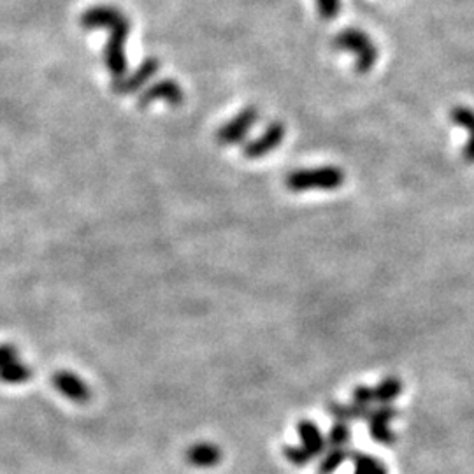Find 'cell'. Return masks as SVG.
<instances>
[{
  "mask_svg": "<svg viewBox=\"0 0 474 474\" xmlns=\"http://www.w3.org/2000/svg\"><path fill=\"white\" fill-rule=\"evenodd\" d=\"M83 28H109L111 39L104 48V62L107 70L114 76V80L123 77L126 72L125 43L130 32V21L122 11L111 6H97L85 11L81 16Z\"/></svg>",
  "mask_w": 474,
  "mask_h": 474,
  "instance_id": "cell-1",
  "label": "cell"
},
{
  "mask_svg": "<svg viewBox=\"0 0 474 474\" xmlns=\"http://www.w3.org/2000/svg\"><path fill=\"white\" fill-rule=\"evenodd\" d=\"M334 48L348 51L355 57V70L358 74H367L378 62V48L362 30L348 28L339 32L334 39Z\"/></svg>",
  "mask_w": 474,
  "mask_h": 474,
  "instance_id": "cell-2",
  "label": "cell"
},
{
  "mask_svg": "<svg viewBox=\"0 0 474 474\" xmlns=\"http://www.w3.org/2000/svg\"><path fill=\"white\" fill-rule=\"evenodd\" d=\"M343 183H345V173L334 166L293 171L285 179L286 188L296 193L308 192V190H335Z\"/></svg>",
  "mask_w": 474,
  "mask_h": 474,
  "instance_id": "cell-3",
  "label": "cell"
},
{
  "mask_svg": "<svg viewBox=\"0 0 474 474\" xmlns=\"http://www.w3.org/2000/svg\"><path fill=\"white\" fill-rule=\"evenodd\" d=\"M32 378V369L14 345L2 343L0 345V382L7 385H21Z\"/></svg>",
  "mask_w": 474,
  "mask_h": 474,
  "instance_id": "cell-4",
  "label": "cell"
},
{
  "mask_svg": "<svg viewBox=\"0 0 474 474\" xmlns=\"http://www.w3.org/2000/svg\"><path fill=\"white\" fill-rule=\"evenodd\" d=\"M257 119H259V111L253 106L244 107L236 118L229 119L216 130V143L222 144V146H234V144L242 143L257 123Z\"/></svg>",
  "mask_w": 474,
  "mask_h": 474,
  "instance_id": "cell-5",
  "label": "cell"
},
{
  "mask_svg": "<svg viewBox=\"0 0 474 474\" xmlns=\"http://www.w3.org/2000/svg\"><path fill=\"white\" fill-rule=\"evenodd\" d=\"M399 416V409L392 404H379L378 408L371 409V415L367 418L369 434L379 445L390 446L395 443V434L390 429V421Z\"/></svg>",
  "mask_w": 474,
  "mask_h": 474,
  "instance_id": "cell-6",
  "label": "cell"
},
{
  "mask_svg": "<svg viewBox=\"0 0 474 474\" xmlns=\"http://www.w3.org/2000/svg\"><path fill=\"white\" fill-rule=\"evenodd\" d=\"M51 383H53V387L57 388L63 397L76 402V404H85L92 397V392H90L87 382L72 371H65V369L57 371L53 378H51Z\"/></svg>",
  "mask_w": 474,
  "mask_h": 474,
  "instance_id": "cell-7",
  "label": "cell"
},
{
  "mask_svg": "<svg viewBox=\"0 0 474 474\" xmlns=\"http://www.w3.org/2000/svg\"><path fill=\"white\" fill-rule=\"evenodd\" d=\"M283 137H285V125L279 122H272L271 125L264 130L262 136L246 144L244 156L246 158H262V156L272 153L283 143Z\"/></svg>",
  "mask_w": 474,
  "mask_h": 474,
  "instance_id": "cell-8",
  "label": "cell"
},
{
  "mask_svg": "<svg viewBox=\"0 0 474 474\" xmlns=\"http://www.w3.org/2000/svg\"><path fill=\"white\" fill-rule=\"evenodd\" d=\"M156 100H162V102L169 104V106H179L185 100V93L183 88L179 87L178 81L174 80H163L158 83L151 85L143 95L139 97V107H146L149 104L156 102Z\"/></svg>",
  "mask_w": 474,
  "mask_h": 474,
  "instance_id": "cell-9",
  "label": "cell"
},
{
  "mask_svg": "<svg viewBox=\"0 0 474 474\" xmlns=\"http://www.w3.org/2000/svg\"><path fill=\"white\" fill-rule=\"evenodd\" d=\"M160 62L156 58H146L136 70H134L130 76L126 77H118V80L113 81V90L119 95H129V93L137 92L141 87L148 83L153 76L158 70Z\"/></svg>",
  "mask_w": 474,
  "mask_h": 474,
  "instance_id": "cell-10",
  "label": "cell"
},
{
  "mask_svg": "<svg viewBox=\"0 0 474 474\" xmlns=\"http://www.w3.org/2000/svg\"><path fill=\"white\" fill-rule=\"evenodd\" d=\"M185 457L186 462L192 464L193 468H212V465L220 464L223 453L220 446L212 445V443H197L186 450Z\"/></svg>",
  "mask_w": 474,
  "mask_h": 474,
  "instance_id": "cell-11",
  "label": "cell"
},
{
  "mask_svg": "<svg viewBox=\"0 0 474 474\" xmlns=\"http://www.w3.org/2000/svg\"><path fill=\"white\" fill-rule=\"evenodd\" d=\"M298 436H301L302 446L313 455V457H320V455L325 453L327 450V439L323 438L322 431L318 429V425L313 424V421L304 420L297 425Z\"/></svg>",
  "mask_w": 474,
  "mask_h": 474,
  "instance_id": "cell-12",
  "label": "cell"
},
{
  "mask_svg": "<svg viewBox=\"0 0 474 474\" xmlns=\"http://www.w3.org/2000/svg\"><path fill=\"white\" fill-rule=\"evenodd\" d=\"M450 118L455 125L468 130L469 139L464 146V158L469 163H474V109L468 106H455L451 109Z\"/></svg>",
  "mask_w": 474,
  "mask_h": 474,
  "instance_id": "cell-13",
  "label": "cell"
},
{
  "mask_svg": "<svg viewBox=\"0 0 474 474\" xmlns=\"http://www.w3.org/2000/svg\"><path fill=\"white\" fill-rule=\"evenodd\" d=\"M371 409L372 408L360 406L353 401L350 402V404H343V402H328L327 406V411L330 413L335 420L345 421V424H350V421H357V420L367 421L369 415H371Z\"/></svg>",
  "mask_w": 474,
  "mask_h": 474,
  "instance_id": "cell-14",
  "label": "cell"
},
{
  "mask_svg": "<svg viewBox=\"0 0 474 474\" xmlns=\"http://www.w3.org/2000/svg\"><path fill=\"white\" fill-rule=\"evenodd\" d=\"M375 388V401L376 404H392L399 395L402 394V382L395 376H388V378L382 379Z\"/></svg>",
  "mask_w": 474,
  "mask_h": 474,
  "instance_id": "cell-15",
  "label": "cell"
},
{
  "mask_svg": "<svg viewBox=\"0 0 474 474\" xmlns=\"http://www.w3.org/2000/svg\"><path fill=\"white\" fill-rule=\"evenodd\" d=\"M352 448L350 446H338V448H328L325 457L320 460L318 464V473L320 474H332L338 471L345 460H348L352 457Z\"/></svg>",
  "mask_w": 474,
  "mask_h": 474,
  "instance_id": "cell-16",
  "label": "cell"
},
{
  "mask_svg": "<svg viewBox=\"0 0 474 474\" xmlns=\"http://www.w3.org/2000/svg\"><path fill=\"white\" fill-rule=\"evenodd\" d=\"M352 460L353 465H355V473L353 474H388L385 464L379 458L372 457V455L362 453V451H352Z\"/></svg>",
  "mask_w": 474,
  "mask_h": 474,
  "instance_id": "cell-17",
  "label": "cell"
},
{
  "mask_svg": "<svg viewBox=\"0 0 474 474\" xmlns=\"http://www.w3.org/2000/svg\"><path fill=\"white\" fill-rule=\"evenodd\" d=\"M352 441V427L345 421H338L330 427L327 436V448H338V446H350Z\"/></svg>",
  "mask_w": 474,
  "mask_h": 474,
  "instance_id": "cell-18",
  "label": "cell"
},
{
  "mask_svg": "<svg viewBox=\"0 0 474 474\" xmlns=\"http://www.w3.org/2000/svg\"><path fill=\"white\" fill-rule=\"evenodd\" d=\"M283 455H285L290 464L297 465V468H304V465L311 464V460L315 458L302 445L285 446L283 448Z\"/></svg>",
  "mask_w": 474,
  "mask_h": 474,
  "instance_id": "cell-19",
  "label": "cell"
},
{
  "mask_svg": "<svg viewBox=\"0 0 474 474\" xmlns=\"http://www.w3.org/2000/svg\"><path fill=\"white\" fill-rule=\"evenodd\" d=\"M316 9H318L320 18L332 20V18H335L339 14L341 0H316Z\"/></svg>",
  "mask_w": 474,
  "mask_h": 474,
  "instance_id": "cell-20",
  "label": "cell"
},
{
  "mask_svg": "<svg viewBox=\"0 0 474 474\" xmlns=\"http://www.w3.org/2000/svg\"><path fill=\"white\" fill-rule=\"evenodd\" d=\"M352 401L357 402L360 406H367V408H372V404H376L375 401V388L372 387H365L360 385L353 390Z\"/></svg>",
  "mask_w": 474,
  "mask_h": 474,
  "instance_id": "cell-21",
  "label": "cell"
}]
</instances>
